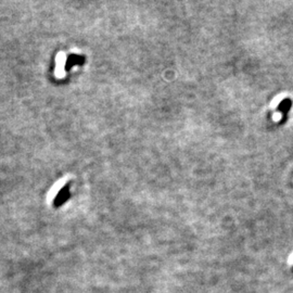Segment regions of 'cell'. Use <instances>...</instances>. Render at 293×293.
I'll use <instances>...</instances> for the list:
<instances>
[{"label": "cell", "instance_id": "1", "mask_svg": "<svg viewBox=\"0 0 293 293\" xmlns=\"http://www.w3.org/2000/svg\"><path fill=\"white\" fill-rule=\"evenodd\" d=\"M292 107V100L290 98H285L284 100H281L279 106H278V111H280L284 115H287L288 112L290 111Z\"/></svg>", "mask_w": 293, "mask_h": 293}]
</instances>
